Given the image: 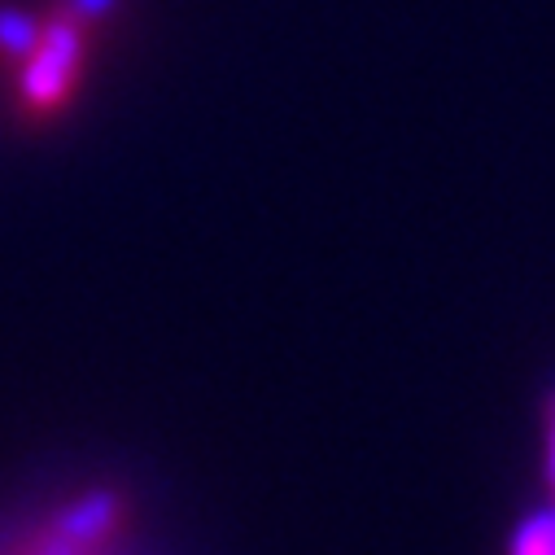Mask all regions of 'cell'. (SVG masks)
<instances>
[{
	"label": "cell",
	"mask_w": 555,
	"mask_h": 555,
	"mask_svg": "<svg viewBox=\"0 0 555 555\" xmlns=\"http://www.w3.org/2000/svg\"><path fill=\"white\" fill-rule=\"evenodd\" d=\"M101 10H105V0H92V5H83V0H62L49 18H40L36 40L18 62L23 118L53 122L70 105V96L83 79V62H88V23L101 18Z\"/></svg>",
	"instance_id": "1"
},
{
	"label": "cell",
	"mask_w": 555,
	"mask_h": 555,
	"mask_svg": "<svg viewBox=\"0 0 555 555\" xmlns=\"http://www.w3.org/2000/svg\"><path fill=\"white\" fill-rule=\"evenodd\" d=\"M507 555H555V507H538L512 533Z\"/></svg>",
	"instance_id": "2"
},
{
	"label": "cell",
	"mask_w": 555,
	"mask_h": 555,
	"mask_svg": "<svg viewBox=\"0 0 555 555\" xmlns=\"http://www.w3.org/2000/svg\"><path fill=\"white\" fill-rule=\"evenodd\" d=\"M546 473H551V490H555V398H551V438H546Z\"/></svg>",
	"instance_id": "3"
}]
</instances>
